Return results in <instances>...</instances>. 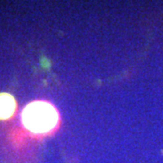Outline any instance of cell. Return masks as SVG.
I'll return each mask as SVG.
<instances>
[{
	"label": "cell",
	"mask_w": 163,
	"mask_h": 163,
	"mask_svg": "<svg viewBox=\"0 0 163 163\" xmlns=\"http://www.w3.org/2000/svg\"><path fill=\"white\" fill-rule=\"evenodd\" d=\"M22 121L31 132L46 133L56 126L58 112L52 104L36 101L29 104L24 109Z\"/></svg>",
	"instance_id": "obj_1"
},
{
	"label": "cell",
	"mask_w": 163,
	"mask_h": 163,
	"mask_svg": "<svg viewBox=\"0 0 163 163\" xmlns=\"http://www.w3.org/2000/svg\"><path fill=\"white\" fill-rule=\"evenodd\" d=\"M15 99L8 93H0V120L11 118L15 111Z\"/></svg>",
	"instance_id": "obj_2"
}]
</instances>
